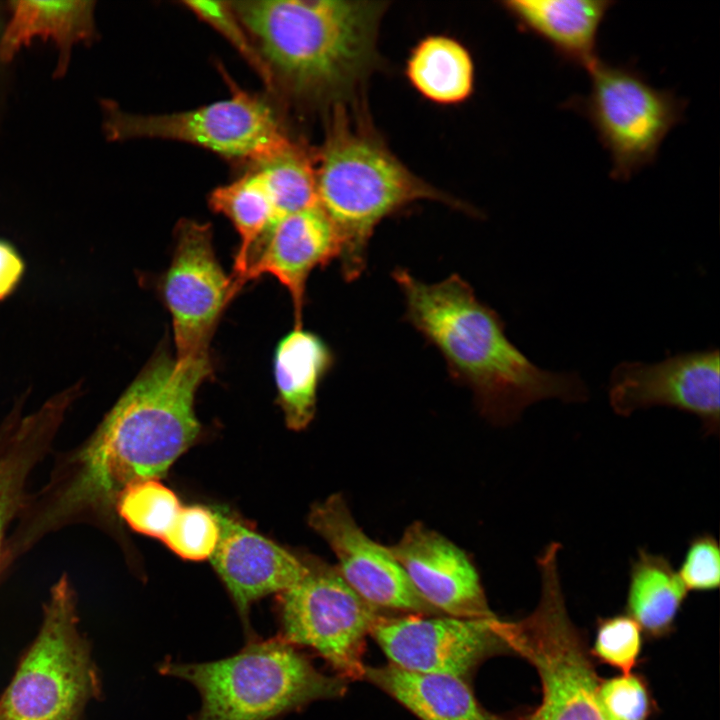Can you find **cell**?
Masks as SVG:
<instances>
[{
  "instance_id": "cell-1",
  "label": "cell",
  "mask_w": 720,
  "mask_h": 720,
  "mask_svg": "<svg viewBox=\"0 0 720 720\" xmlns=\"http://www.w3.org/2000/svg\"><path fill=\"white\" fill-rule=\"evenodd\" d=\"M392 277L404 296L405 320L437 348L450 377L472 390L480 412L492 422L511 423L546 399H587L576 373L544 370L527 358L508 339L498 313L458 274L426 283L397 267Z\"/></svg>"
},
{
  "instance_id": "cell-2",
  "label": "cell",
  "mask_w": 720,
  "mask_h": 720,
  "mask_svg": "<svg viewBox=\"0 0 720 720\" xmlns=\"http://www.w3.org/2000/svg\"><path fill=\"white\" fill-rule=\"evenodd\" d=\"M212 373L211 357L179 361L157 351L79 453L64 511L110 510L129 485L163 477L200 435L195 396Z\"/></svg>"
},
{
  "instance_id": "cell-3",
  "label": "cell",
  "mask_w": 720,
  "mask_h": 720,
  "mask_svg": "<svg viewBox=\"0 0 720 720\" xmlns=\"http://www.w3.org/2000/svg\"><path fill=\"white\" fill-rule=\"evenodd\" d=\"M269 67L295 95L336 105L377 61L384 2L248 0L229 2Z\"/></svg>"
},
{
  "instance_id": "cell-4",
  "label": "cell",
  "mask_w": 720,
  "mask_h": 720,
  "mask_svg": "<svg viewBox=\"0 0 720 720\" xmlns=\"http://www.w3.org/2000/svg\"><path fill=\"white\" fill-rule=\"evenodd\" d=\"M318 160V204L338 235L345 281L357 280L364 272L371 236L387 216L423 199L467 210L411 173L340 105L329 121Z\"/></svg>"
},
{
  "instance_id": "cell-5",
  "label": "cell",
  "mask_w": 720,
  "mask_h": 720,
  "mask_svg": "<svg viewBox=\"0 0 720 720\" xmlns=\"http://www.w3.org/2000/svg\"><path fill=\"white\" fill-rule=\"evenodd\" d=\"M159 671L199 691L201 707L191 720H271L344 689L281 638L251 640L239 653L213 662L166 661Z\"/></svg>"
},
{
  "instance_id": "cell-6",
  "label": "cell",
  "mask_w": 720,
  "mask_h": 720,
  "mask_svg": "<svg viewBox=\"0 0 720 720\" xmlns=\"http://www.w3.org/2000/svg\"><path fill=\"white\" fill-rule=\"evenodd\" d=\"M560 548L551 542L537 556L541 594L534 611L501 625L507 647L534 666L541 683L539 705L516 720H609L599 697L601 678L566 608Z\"/></svg>"
},
{
  "instance_id": "cell-7",
  "label": "cell",
  "mask_w": 720,
  "mask_h": 720,
  "mask_svg": "<svg viewBox=\"0 0 720 720\" xmlns=\"http://www.w3.org/2000/svg\"><path fill=\"white\" fill-rule=\"evenodd\" d=\"M75 594L66 577L52 588L34 642L0 697V720H78L100 681L78 630Z\"/></svg>"
},
{
  "instance_id": "cell-8",
  "label": "cell",
  "mask_w": 720,
  "mask_h": 720,
  "mask_svg": "<svg viewBox=\"0 0 720 720\" xmlns=\"http://www.w3.org/2000/svg\"><path fill=\"white\" fill-rule=\"evenodd\" d=\"M590 90L566 106L590 122L611 159V176L627 180L652 163L686 103L652 86L629 65L598 59L588 70Z\"/></svg>"
},
{
  "instance_id": "cell-9",
  "label": "cell",
  "mask_w": 720,
  "mask_h": 720,
  "mask_svg": "<svg viewBox=\"0 0 720 720\" xmlns=\"http://www.w3.org/2000/svg\"><path fill=\"white\" fill-rule=\"evenodd\" d=\"M230 90L228 99L166 114H133L112 100H104L105 136L110 141L138 138L181 141L254 165L280 153L292 142L263 98L231 81Z\"/></svg>"
},
{
  "instance_id": "cell-10",
  "label": "cell",
  "mask_w": 720,
  "mask_h": 720,
  "mask_svg": "<svg viewBox=\"0 0 720 720\" xmlns=\"http://www.w3.org/2000/svg\"><path fill=\"white\" fill-rule=\"evenodd\" d=\"M303 577L279 594L280 638L308 646L348 677L364 675L365 636L381 617L341 577L336 566L307 559Z\"/></svg>"
},
{
  "instance_id": "cell-11",
  "label": "cell",
  "mask_w": 720,
  "mask_h": 720,
  "mask_svg": "<svg viewBox=\"0 0 720 720\" xmlns=\"http://www.w3.org/2000/svg\"><path fill=\"white\" fill-rule=\"evenodd\" d=\"M174 237L172 260L160 288L172 317L175 358L210 357L209 344L219 319L237 294L216 257L209 223L182 219Z\"/></svg>"
},
{
  "instance_id": "cell-12",
  "label": "cell",
  "mask_w": 720,
  "mask_h": 720,
  "mask_svg": "<svg viewBox=\"0 0 720 720\" xmlns=\"http://www.w3.org/2000/svg\"><path fill=\"white\" fill-rule=\"evenodd\" d=\"M719 350L670 356L656 363L622 362L610 377L608 396L614 412L664 406L697 416L705 435L719 432Z\"/></svg>"
},
{
  "instance_id": "cell-13",
  "label": "cell",
  "mask_w": 720,
  "mask_h": 720,
  "mask_svg": "<svg viewBox=\"0 0 720 720\" xmlns=\"http://www.w3.org/2000/svg\"><path fill=\"white\" fill-rule=\"evenodd\" d=\"M500 624L496 616H381L370 633L395 666L464 679L485 657L508 648Z\"/></svg>"
},
{
  "instance_id": "cell-14",
  "label": "cell",
  "mask_w": 720,
  "mask_h": 720,
  "mask_svg": "<svg viewBox=\"0 0 720 720\" xmlns=\"http://www.w3.org/2000/svg\"><path fill=\"white\" fill-rule=\"evenodd\" d=\"M308 523L333 551L341 577L366 602L377 609L443 615L417 593L388 546L360 528L342 495L314 504Z\"/></svg>"
},
{
  "instance_id": "cell-15",
  "label": "cell",
  "mask_w": 720,
  "mask_h": 720,
  "mask_svg": "<svg viewBox=\"0 0 720 720\" xmlns=\"http://www.w3.org/2000/svg\"><path fill=\"white\" fill-rule=\"evenodd\" d=\"M388 548L417 593L441 614L467 619L495 617L475 566L442 534L414 522Z\"/></svg>"
},
{
  "instance_id": "cell-16",
  "label": "cell",
  "mask_w": 720,
  "mask_h": 720,
  "mask_svg": "<svg viewBox=\"0 0 720 720\" xmlns=\"http://www.w3.org/2000/svg\"><path fill=\"white\" fill-rule=\"evenodd\" d=\"M336 230L319 205L276 220L250 250L241 287L263 274L274 276L289 292L294 328H302L306 282L310 273L339 257Z\"/></svg>"
},
{
  "instance_id": "cell-17",
  "label": "cell",
  "mask_w": 720,
  "mask_h": 720,
  "mask_svg": "<svg viewBox=\"0 0 720 720\" xmlns=\"http://www.w3.org/2000/svg\"><path fill=\"white\" fill-rule=\"evenodd\" d=\"M213 511L219 524V539L210 560L250 635L251 605L298 582L307 571V559L297 557L248 527L224 507H215Z\"/></svg>"
},
{
  "instance_id": "cell-18",
  "label": "cell",
  "mask_w": 720,
  "mask_h": 720,
  "mask_svg": "<svg viewBox=\"0 0 720 720\" xmlns=\"http://www.w3.org/2000/svg\"><path fill=\"white\" fill-rule=\"evenodd\" d=\"M613 1L510 0L503 7L526 30L565 61L588 70L599 58L600 26Z\"/></svg>"
},
{
  "instance_id": "cell-19",
  "label": "cell",
  "mask_w": 720,
  "mask_h": 720,
  "mask_svg": "<svg viewBox=\"0 0 720 720\" xmlns=\"http://www.w3.org/2000/svg\"><path fill=\"white\" fill-rule=\"evenodd\" d=\"M94 5V1L9 2L10 17L0 35V60H12L36 38L50 40L59 51L55 76H63L72 48L96 37Z\"/></svg>"
},
{
  "instance_id": "cell-20",
  "label": "cell",
  "mask_w": 720,
  "mask_h": 720,
  "mask_svg": "<svg viewBox=\"0 0 720 720\" xmlns=\"http://www.w3.org/2000/svg\"><path fill=\"white\" fill-rule=\"evenodd\" d=\"M74 386L46 402L36 413L13 416L0 434V552L5 529L18 509L26 477L78 393Z\"/></svg>"
},
{
  "instance_id": "cell-21",
  "label": "cell",
  "mask_w": 720,
  "mask_h": 720,
  "mask_svg": "<svg viewBox=\"0 0 720 720\" xmlns=\"http://www.w3.org/2000/svg\"><path fill=\"white\" fill-rule=\"evenodd\" d=\"M334 355L317 334L293 329L278 343L273 359L278 402L288 428L300 431L313 420L317 391Z\"/></svg>"
},
{
  "instance_id": "cell-22",
  "label": "cell",
  "mask_w": 720,
  "mask_h": 720,
  "mask_svg": "<svg viewBox=\"0 0 720 720\" xmlns=\"http://www.w3.org/2000/svg\"><path fill=\"white\" fill-rule=\"evenodd\" d=\"M364 675L421 720H489L463 678L391 663L365 668Z\"/></svg>"
},
{
  "instance_id": "cell-23",
  "label": "cell",
  "mask_w": 720,
  "mask_h": 720,
  "mask_svg": "<svg viewBox=\"0 0 720 720\" xmlns=\"http://www.w3.org/2000/svg\"><path fill=\"white\" fill-rule=\"evenodd\" d=\"M687 592L667 557L638 549L630 561L626 610L645 634L670 633Z\"/></svg>"
},
{
  "instance_id": "cell-24",
  "label": "cell",
  "mask_w": 720,
  "mask_h": 720,
  "mask_svg": "<svg viewBox=\"0 0 720 720\" xmlns=\"http://www.w3.org/2000/svg\"><path fill=\"white\" fill-rule=\"evenodd\" d=\"M208 204L211 210L226 216L239 235L240 245L230 275L238 294L250 250L277 220L272 195L261 172L253 168L233 182L215 188L208 196Z\"/></svg>"
},
{
  "instance_id": "cell-25",
  "label": "cell",
  "mask_w": 720,
  "mask_h": 720,
  "mask_svg": "<svg viewBox=\"0 0 720 720\" xmlns=\"http://www.w3.org/2000/svg\"><path fill=\"white\" fill-rule=\"evenodd\" d=\"M407 76L425 98L438 104H456L473 91L474 64L458 41L433 35L420 41L407 62Z\"/></svg>"
},
{
  "instance_id": "cell-26",
  "label": "cell",
  "mask_w": 720,
  "mask_h": 720,
  "mask_svg": "<svg viewBox=\"0 0 720 720\" xmlns=\"http://www.w3.org/2000/svg\"><path fill=\"white\" fill-rule=\"evenodd\" d=\"M263 175L277 220L318 204L316 169L305 148L291 142L275 156L254 165Z\"/></svg>"
},
{
  "instance_id": "cell-27",
  "label": "cell",
  "mask_w": 720,
  "mask_h": 720,
  "mask_svg": "<svg viewBox=\"0 0 720 720\" xmlns=\"http://www.w3.org/2000/svg\"><path fill=\"white\" fill-rule=\"evenodd\" d=\"M181 507L177 495L159 479H147L129 485L115 503V510L131 529L161 541Z\"/></svg>"
},
{
  "instance_id": "cell-28",
  "label": "cell",
  "mask_w": 720,
  "mask_h": 720,
  "mask_svg": "<svg viewBox=\"0 0 720 720\" xmlns=\"http://www.w3.org/2000/svg\"><path fill=\"white\" fill-rule=\"evenodd\" d=\"M219 539V524L213 510L191 505L181 507L162 542L180 558L210 559Z\"/></svg>"
},
{
  "instance_id": "cell-29",
  "label": "cell",
  "mask_w": 720,
  "mask_h": 720,
  "mask_svg": "<svg viewBox=\"0 0 720 720\" xmlns=\"http://www.w3.org/2000/svg\"><path fill=\"white\" fill-rule=\"evenodd\" d=\"M642 630L628 614L601 618L597 622L591 655L600 662L629 674L635 667L642 647Z\"/></svg>"
},
{
  "instance_id": "cell-30",
  "label": "cell",
  "mask_w": 720,
  "mask_h": 720,
  "mask_svg": "<svg viewBox=\"0 0 720 720\" xmlns=\"http://www.w3.org/2000/svg\"><path fill=\"white\" fill-rule=\"evenodd\" d=\"M182 4L221 33L257 72L269 89L274 86L269 67L229 2L190 0L183 1Z\"/></svg>"
},
{
  "instance_id": "cell-31",
  "label": "cell",
  "mask_w": 720,
  "mask_h": 720,
  "mask_svg": "<svg viewBox=\"0 0 720 720\" xmlns=\"http://www.w3.org/2000/svg\"><path fill=\"white\" fill-rule=\"evenodd\" d=\"M599 697L609 720H648L653 712L646 681L632 672L601 679Z\"/></svg>"
},
{
  "instance_id": "cell-32",
  "label": "cell",
  "mask_w": 720,
  "mask_h": 720,
  "mask_svg": "<svg viewBox=\"0 0 720 720\" xmlns=\"http://www.w3.org/2000/svg\"><path fill=\"white\" fill-rule=\"evenodd\" d=\"M677 574L688 592H707L719 587L720 551L713 535L702 533L689 541Z\"/></svg>"
},
{
  "instance_id": "cell-33",
  "label": "cell",
  "mask_w": 720,
  "mask_h": 720,
  "mask_svg": "<svg viewBox=\"0 0 720 720\" xmlns=\"http://www.w3.org/2000/svg\"><path fill=\"white\" fill-rule=\"evenodd\" d=\"M25 273V262L9 241L0 239V301L12 295Z\"/></svg>"
}]
</instances>
